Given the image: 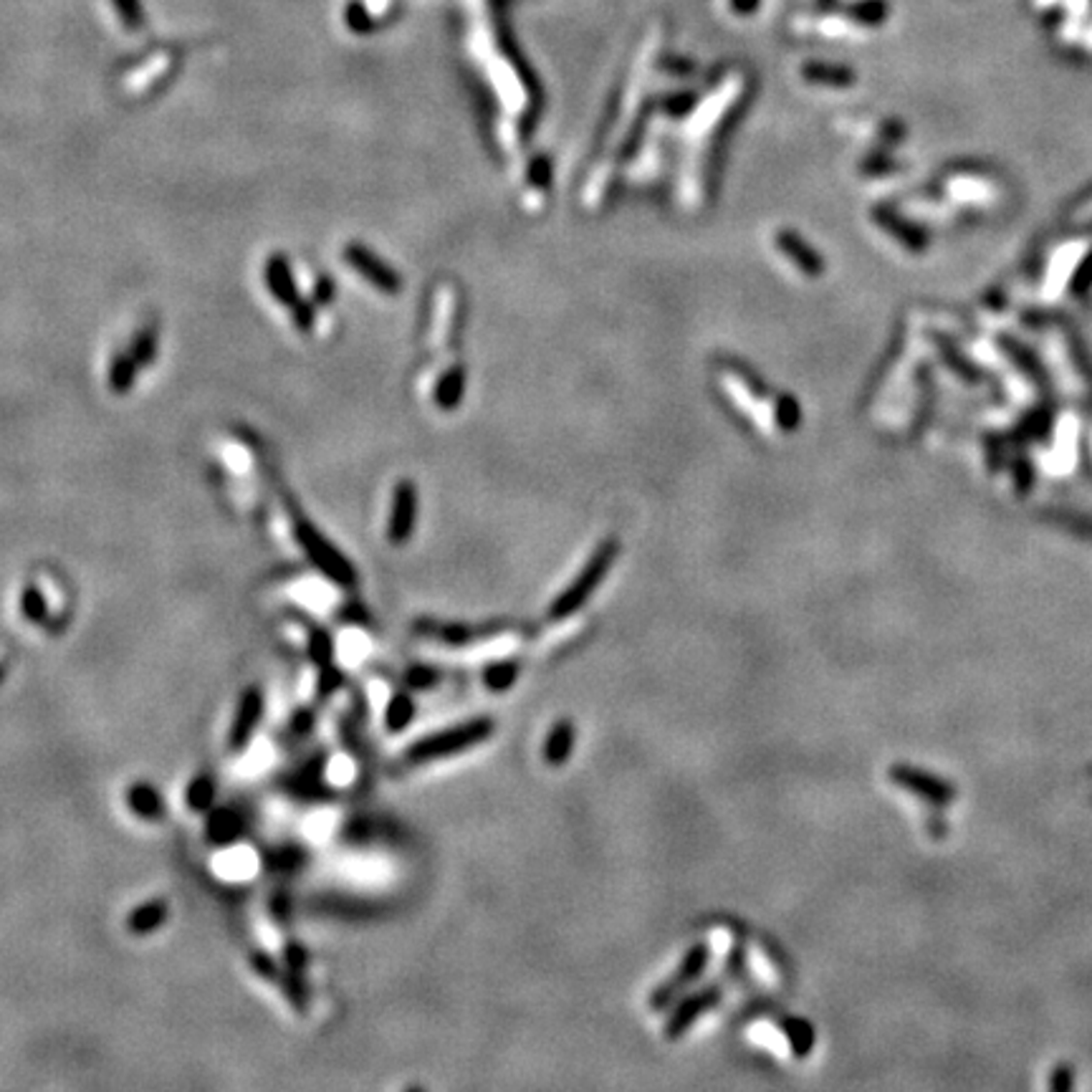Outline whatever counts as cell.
<instances>
[{
	"label": "cell",
	"mask_w": 1092,
	"mask_h": 1092,
	"mask_svg": "<svg viewBox=\"0 0 1092 1092\" xmlns=\"http://www.w3.org/2000/svg\"><path fill=\"white\" fill-rule=\"evenodd\" d=\"M494 733L496 721L491 716H476V719L463 721V723H456V726L428 733L423 739L412 741L407 746V752L402 754V758L410 766L431 764V761H440V758H453L458 754L476 749L483 741H489Z\"/></svg>",
	"instance_id": "6da1fadb"
},
{
	"label": "cell",
	"mask_w": 1092,
	"mask_h": 1092,
	"mask_svg": "<svg viewBox=\"0 0 1092 1092\" xmlns=\"http://www.w3.org/2000/svg\"><path fill=\"white\" fill-rule=\"evenodd\" d=\"M620 546L617 541H602L597 546V552L592 554V560L582 566V572L572 579V585L562 592L560 597L549 604V620L552 623H562L566 617H572L574 612H579L587 604V599L597 592V587L602 585V579L607 577V572L612 569L617 560Z\"/></svg>",
	"instance_id": "7a4b0ae2"
},
{
	"label": "cell",
	"mask_w": 1092,
	"mask_h": 1092,
	"mask_svg": "<svg viewBox=\"0 0 1092 1092\" xmlns=\"http://www.w3.org/2000/svg\"><path fill=\"white\" fill-rule=\"evenodd\" d=\"M296 536L299 544L306 552L308 562L319 569L327 579H332L339 587H354L357 585V572H354L352 562L337 549L329 539H324L322 533L316 531L306 519H296Z\"/></svg>",
	"instance_id": "3957f363"
},
{
	"label": "cell",
	"mask_w": 1092,
	"mask_h": 1092,
	"mask_svg": "<svg viewBox=\"0 0 1092 1092\" xmlns=\"http://www.w3.org/2000/svg\"><path fill=\"white\" fill-rule=\"evenodd\" d=\"M708 961H711V946H708L706 941H698V944L691 946L686 951V956L681 958V964L675 966L673 977L660 981L656 989H653L648 1002L650 1009H653V1012H665L668 1007H673V1004L678 1002V999H681V996L686 994L700 977H703V971L708 969Z\"/></svg>",
	"instance_id": "277c9868"
},
{
	"label": "cell",
	"mask_w": 1092,
	"mask_h": 1092,
	"mask_svg": "<svg viewBox=\"0 0 1092 1092\" xmlns=\"http://www.w3.org/2000/svg\"><path fill=\"white\" fill-rule=\"evenodd\" d=\"M721 999H723V983L721 981H711L706 983V986H700V989L691 991L688 996H681V999L673 1004V1012H670L668 1022L662 1027V1037L668 1042L681 1040L688 1029L698 1022L700 1016L708 1014L714 1007H719Z\"/></svg>",
	"instance_id": "5b68a950"
},
{
	"label": "cell",
	"mask_w": 1092,
	"mask_h": 1092,
	"mask_svg": "<svg viewBox=\"0 0 1092 1092\" xmlns=\"http://www.w3.org/2000/svg\"><path fill=\"white\" fill-rule=\"evenodd\" d=\"M266 714V698L264 691L258 686H248L243 693L239 695L236 703V714L231 721V731H228V749L233 754H241L248 749L253 733L258 731V723Z\"/></svg>",
	"instance_id": "8992f818"
},
{
	"label": "cell",
	"mask_w": 1092,
	"mask_h": 1092,
	"mask_svg": "<svg viewBox=\"0 0 1092 1092\" xmlns=\"http://www.w3.org/2000/svg\"><path fill=\"white\" fill-rule=\"evenodd\" d=\"M890 779L906 791H913L915 797L931 804H948L953 799V787H948L944 779L933 777L928 771L915 769V766H893L890 769Z\"/></svg>",
	"instance_id": "52a82bcc"
},
{
	"label": "cell",
	"mask_w": 1092,
	"mask_h": 1092,
	"mask_svg": "<svg viewBox=\"0 0 1092 1092\" xmlns=\"http://www.w3.org/2000/svg\"><path fill=\"white\" fill-rule=\"evenodd\" d=\"M344 258H347V264L352 266L360 276H365L367 281L372 283V286H377L379 291H387V294H398L400 291L398 273H395L387 264H382L372 251H367L365 245L360 243L347 245V248H344Z\"/></svg>",
	"instance_id": "ba28073f"
},
{
	"label": "cell",
	"mask_w": 1092,
	"mask_h": 1092,
	"mask_svg": "<svg viewBox=\"0 0 1092 1092\" xmlns=\"http://www.w3.org/2000/svg\"><path fill=\"white\" fill-rule=\"evenodd\" d=\"M415 516H418V494H415V486L410 481H402L395 491L387 539L393 544H405L412 536V529H415Z\"/></svg>",
	"instance_id": "9c48e42d"
},
{
	"label": "cell",
	"mask_w": 1092,
	"mask_h": 1092,
	"mask_svg": "<svg viewBox=\"0 0 1092 1092\" xmlns=\"http://www.w3.org/2000/svg\"><path fill=\"white\" fill-rule=\"evenodd\" d=\"M574 744H577V728H574L572 719L557 721L549 733H546L544 744H541V758L544 764H549L552 769L564 766L574 754Z\"/></svg>",
	"instance_id": "30bf717a"
},
{
	"label": "cell",
	"mask_w": 1092,
	"mask_h": 1092,
	"mask_svg": "<svg viewBox=\"0 0 1092 1092\" xmlns=\"http://www.w3.org/2000/svg\"><path fill=\"white\" fill-rule=\"evenodd\" d=\"M127 807L129 812L145 822H157L165 817V797L160 794V789L152 782H135L127 789Z\"/></svg>",
	"instance_id": "8fae6325"
},
{
	"label": "cell",
	"mask_w": 1092,
	"mask_h": 1092,
	"mask_svg": "<svg viewBox=\"0 0 1092 1092\" xmlns=\"http://www.w3.org/2000/svg\"><path fill=\"white\" fill-rule=\"evenodd\" d=\"M243 815L233 807H212L206 815V835L215 845H231L243 835Z\"/></svg>",
	"instance_id": "7c38bea8"
},
{
	"label": "cell",
	"mask_w": 1092,
	"mask_h": 1092,
	"mask_svg": "<svg viewBox=\"0 0 1092 1092\" xmlns=\"http://www.w3.org/2000/svg\"><path fill=\"white\" fill-rule=\"evenodd\" d=\"M170 908L165 900L154 898L147 903H140L135 911L127 915V928L132 936H152L157 933V928L168 923Z\"/></svg>",
	"instance_id": "4fadbf2b"
},
{
	"label": "cell",
	"mask_w": 1092,
	"mask_h": 1092,
	"mask_svg": "<svg viewBox=\"0 0 1092 1092\" xmlns=\"http://www.w3.org/2000/svg\"><path fill=\"white\" fill-rule=\"evenodd\" d=\"M266 283H269L271 294L276 296V302H281L283 306H294L299 302L294 273H291L289 261L283 256H273L266 264Z\"/></svg>",
	"instance_id": "5bb4252c"
},
{
	"label": "cell",
	"mask_w": 1092,
	"mask_h": 1092,
	"mask_svg": "<svg viewBox=\"0 0 1092 1092\" xmlns=\"http://www.w3.org/2000/svg\"><path fill=\"white\" fill-rule=\"evenodd\" d=\"M415 632H420V635H428V637H435V640H440V643H448V645H468V643H473L476 637L486 635V630H476V627H470V625L433 623V620H420V623L415 625Z\"/></svg>",
	"instance_id": "9a60e30c"
},
{
	"label": "cell",
	"mask_w": 1092,
	"mask_h": 1092,
	"mask_svg": "<svg viewBox=\"0 0 1092 1092\" xmlns=\"http://www.w3.org/2000/svg\"><path fill=\"white\" fill-rule=\"evenodd\" d=\"M779 1029H782V1035H785L791 1054H794L797 1060H807L812 1054V1049H815V1042H817L812 1022H807L804 1016H787V1019L779 1022Z\"/></svg>",
	"instance_id": "2e32d148"
},
{
	"label": "cell",
	"mask_w": 1092,
	"mask_h": 1092,
	"mask_svg": "<svg viewBox=\"0 0 1092 1092\" xmlns=\"http://www.w3.org/2000/svg\"><path fill=\"white\" fill-rule=\"evenodd\" d=\"M519 675H521L519 658H501V660L489 662V665L481 670V681L483 686L489 688L491 693H506V691H511V686L519 681Z\"/></svg>",
	"instance_id": "e0dca14e"
},
{
	"label": "cell",
	"mask_w": 1092,
	"mask_h": 1092,
	"mask_svg": "<svg viewBox=\"0 0 1092 1092\" xmlns=\"http://www.w3.org/2000/svg\"><path fill=\"white\" fill-rule=\"evenodd\" d=\"M215 797H218V785L210 774H198L195 779H190V785L185 789L187 810L195 812V815H208L215 807Z\"/></svg>",
	"instance_id": "ac0fdd59"
},
{
	"label": "cell",
	"mask_w": 1092,
	"mask_h": 1092,
	"mask_svg": "<svg viewBox=\"0 0 1092 1092\" xmlns=\"http://www.w3.org/2000/svg\"><path fill=\"white\" fill-rule=\"evenodd\" d=\"M415 714H418V706H415L412 695L405 693V691H400V693H395L393 698L387 700L382 723H385V728L390 733H400V731H405V728L410 726L412 719H415Z\"/></svg>",
	"instance_id": "d6986e66"
},
{
	"label": "cell",
	"mask_w": 1092,
	"mask_h": 1092,
	"mask_svg": "<svg viewBox=\"0 0 1092 1092\" xmlns=\"http://www.w3.org/2000/svg\"><path fill=\"white\" fill-rule=\"evenodd\" d=\"M137 367H140V365H137V360L132 357V354H116L114 362H112V369H110L112 393L127 395L129 390H132V385H135Z\"/></svg>",
	"instance_id": "ffe728a7"
},
{
	"label": "cell",
	"mask_w": 1092,
	"mask_h": 1092,
	"mask_svg": "<svg viewBox=\"0 0 1092 1092\" xmlns=\"http://www.w3.org/2000/svg\"><path fill=\"white\" fill-rule=\"evenodd\" d=\"M779 245H782V251L787 253V256H791L794 261H797V266H802L804 271H810V273H819L822 271V266H819V258L815 256V253L807 248V245L802 243V241L797 239V236H791V233H782L779 236Z\"/></svg>",
	"instance_id": "44dd1931"
},
{
	"label": "cell",
	"mask_w": 1092,
	"mask_h": 1092,
	"mask_svg": "<svg viewBox=\"0 0 1092 1092\" xmlns=\"http://www.w3.org/2000/svg\"><path fill=\"white\" fill-rule=\"evenodd\" d=\"M308 658H311L319 668L332 665V660H335V637H332V632L327 630L308 632Z\"/></svg>",
	"instance_id": "7402d4cb"
},
{
	"label": "cell",
	"mask_w": 1092,
	"mask_h": 1092,
	"mask_svg": "<svg viewBox=\"0 0 1092 1092\" xmlns=\"http://www.w3.org/2000/svg\"><path fill=\"white\" fill-rule=\"evenodd\" d=\"M440 681H443V670L435 668V665H423V662L410 665L405 673V683L412 691H433V688L440 686Z\"/></svg>",
	"instance_id": "603a6c76"
},
{
	"label": "cell",
	"mask_w": 1092,
	"mask_h": 1092,
	"mask_svg": "<svg viewBox=\"0 0 1092 1092\" xmlns=\"http://www.w3.org/2000/svg\"><path fill=\"white\" fill-rule=\"evenodd\" d=\"M20 612L26 617L28 623L41 625L48 617V604H46L44 592L36 590L33 585H28L26 590L20 592Z\"/></svg>",
	"instance_id": "cb8c5ba5"
},
{
	"label": "cell",
	"mask_w": 1092,
	"mask_h": 1092,
	"mask_svg": "<svg viewBox=\"0 0 1092 1092\" xmlns=\"http://www.w3.org/2000/svg\"><path fill=\"white\" fill-rule=\"evenodd\" d=\"M461 393H463V372L461 369H453V372L445 374V377L440 379V385H437V405L445 407V410L456 407V402L461 400Z\"/></svg>",
	"instance_id": "d4e9b609"
},
{
	"label": "cell",
	"mask_w": 1092,
	"mask_h": 1092,
	"mask_svg": "<svg viewBox=\"0 0 1092 1092\" xmlns=\"http://www.w3.org/2000/svg\"><path fill=\"white\" fill-rule=\"evenodd\" d=\"M154 352H157V335H154V329L137 332L135 341H132V357L137 360V365L147 367L154 360Z\"/></svg>",
	"instance_id": "484cf974"
},
{
	"label": "cell",
	"mask_w": 1092,
	"mask_h": 1092,
	"mask_svg": "<svg viewBox=\"0 0 1092 1092\" xmlns=\"http://www.w3.org/2000/svg\"><path fill=\"white\" fill-rule=\"evenodd\" d=\"M291 308H294L296 329H299V332H311V327H314V306L299 299Z\"/></svg>",
	"instance_id": "4316f807"
},
{
	"label": "cell",
	"mask_w": 1092,
	"mask_h": 1092,
	"mask_svg": "<svg viewBox=\"0 0 1092 1092\" xmlns=\"http://www.w3.org/2000/svg\"><path fill=\"white\" fill-rule=\"evenodd\" d=\"M726 971H728V974H731L733 979L746 977V971H749V969H746V951H744V948H741V946H733V951L728 953V958H726Z\"/></svg>",
	"instance_id": "83f0119b"
},
{
	"label": "cell",
	"mask_w": 1092,
	"mask_h": 1092,
	"mask_svg": "<svg viewBox=\"0 0 1092 1092\" xmlns=\"http://www.w3.org/2000/svg\"><path fill=\"white\" fill-rule=\"evenodd\" d=\"M314 299L316 304H322V306H327V304L335 299V283H332V278L329 276L319 278V283H316L314 289Z\"/></svg>",
	"instance_id": "f1b7e54d"
},
{
	"label": "cell",
	"mask_w": 1092,
	"mask_h": 1092,
	"mask_svg": "<svg viewBox=\"0 0 1092 1092\" xmlns=\"http://www.w3.org/2000/svg\"><path fill=\"white\" fill-rule=\"evenodd\" d=\"M294 733H299V736H304V733L311 731V714H304V711H299L294 719Z\"/></svg>",
	"instance_id": "f546056e"
},
{
	"label": "cell",
	"mask_w": 1092,
	"mask_h": 1092,
	"mask_svg": "<svg viewBox=\"0 0 1092 1092\" xmlns=\"http://www.w3.org/2000/svg\"><path fill=\"white\" fill-rule=\"evenodd\" d=\"M256 969L264 977H276V966H273V961L269 956H256Z\"/></svg>",
	"instance_id": "4dcf8cb0"
},
{
	"label": "cell",
	"mask_w": 1092,
	"mask_h": 1092,
	"mask_svg": "<svg viewBox=\"0 0 1092 1092\" xmlns=\"http://www.w3.org/2000/svg\"><path fill=\"white\" fill-rule=\"evenodd\" d=\"M3 678H6V673H3V668H0V683H3Z\"/></svg>",
	"instance_id": "1f68e13d"
}]
</instances>
